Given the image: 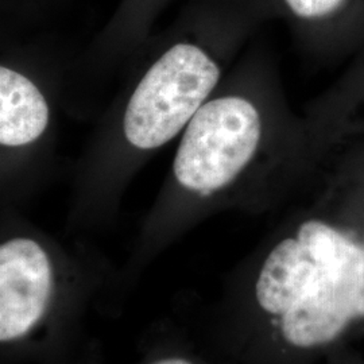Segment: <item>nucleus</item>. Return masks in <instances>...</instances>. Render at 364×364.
I'll list each match as a JSON object with an SVG mask.
<instances>
[{
    "instance_id": "nucleus-8",
    "label": "nucleus",
    "mask_w": 364,
    "mask_h": 364,
    "mask_svg": "<svg viewBox=\"0 0 364 364\" xmlns=\"http://www.w3.org/2000/svg\"><path fill=\"white\" fill-rule=\"evenodd\" d=\"M135 364H225L204 343H195L177 329L164 331L150 341Z\"/></svg>"
},
{
    "instance_id": "nucleus-7",
    "label": "nucleus",
    "mask_w": 364,
    "mask_h": 364,
    "mask_svg": "<svg viewBox=\"0 0 364 364\" xmlns=\"http://www.w3.org/2000/svg\"><path fill=\"white\" fill-rule=\"evenodd\" d=\"M297 23L304 49L318 63L352 57L364 46V0H279Z\"/></svg>"
},
{
    "instance_id": "nucleus-1",
    "label": "nucleus",
    "mask_w": 364,
    "mask_h": 364,
    "mask_svg": "<svg viewBox=\"0 0 364 364\" xmlns=\"http://www.w3.org/2000/svg\"><path fill=\"white\" fill-rule=\"evenodd\" d=\"M203 343L225 364H329L364 333V139L227 278Z\"/></svg>"
},
{
    "instance_id": "nucleus-5",
    "label": "nucleus",
    "mask_w": 364,
    "mask_h": 364,
    "mask_svg": "<svg viewBox=\"0 0 364 364\" xmlns=\"http://www.w3.org/2000/svg\"><path fill=\"white\" fill-rule=\"evenodd\" d=\"M58 76L45 58L7 53L0 63L1 204L36 188L55 138Z\"/></svg>"
},
{
    "instance_id": "nucleus-6",
    "label": "nucleus",
    "mask_w": 364,
    "mask_h": 364,
    "mask_svg": "<svg viewBox=\"0 0 364 364\" xmlns=\"http://www.w3.org/2000/svg\"><path fill=\"white\" fill-rule=\"evenodd\" d=\"M302 114L324 161L338 149L364 139V46Z\"/></svg>"
},
{
    "instance_id": "nucleus-3",
    "label": "nucleus",
    "mask_w": 364,
    "mask_h": 364,
    "mask_svg": "<svg viewBox=\"0 0 364 364\" xmlns=\"http://www.w3.org/2000/svg\"><path fill=\"white\" fill-rule=\"evenodd\" d=\"M245 28L177 36L142 58L102 117L75 169L68 228L115 219L131 181L178 139L240 57Z\"/></svg>"
},
{
    "instance_id": "nucleus-2",
    "label": "nucleus",
    "mask_w": 364,
    "mask_h": 364,
    "mask_svg": "<svg viewBox=\"0 0 364 364\" xmlns=\"http://www.w3.org/2000/svg\"><path fill=\"white\" fill-rule=\"evenodd\" d=\"M277 60L242 54L178 138L154 203L120 269L123 293L165 250L225 210L259 215L294 203L323 169Z\"/></svg>"
},
{
    "instance_id": "nucleus-4",
    "label": "nucleus",
    "mask_w": 364,
    "mask_h": 364,
    "mask_svg": "<svg viewBox=\"0 0 364 364\" xmlns=\"http://www.w3.org/2000/svg\"><path fill=\"white\" fill-rule=\"evenodd\" d=\"M123 296L120 269L102 252L64 243L1 204V364H100L90 317Z\"/></svg>"
}]
</instances>
